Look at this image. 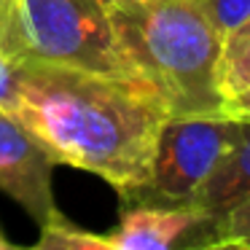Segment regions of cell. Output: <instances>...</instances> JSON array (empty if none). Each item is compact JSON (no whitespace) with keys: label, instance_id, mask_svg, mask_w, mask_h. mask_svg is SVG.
I'll list each match as a JSON object with an SVG mask.
<instances>
[{"label":"cell","instance_id":"9c48e42d","mask_svg":"<svg viewBox=\"0 0 250 250\" xmlns=\"http://www.w3.org/2000/svg\"><path fill=\"white\" fill-rule=\"evenodd\" d=\"M38 250H110L108 234H92L86 229L70 223L62 212L41 223V237L35 242Z\"/></svg>","mask_w":250,"mask_h":250},{"label":"cell","instance_id":"52a82bcc","mask_svg":"<svg viewBox=\"0 0 250 250\" xmlns=\"http://www.w3.org/2000/svg\"><path fill=\"white\" fill-rule=\"evenodd\" d=\"M239 132L234 143L226 148L218 164L212 167L210 178L202 183L196 196L191 199V210L205 215L210 226L231 207L250 202V121L237 119Z\"/></svg>","mask_w":250,"mask_h":250},{"label":"cell","instance_id":"7a4b0ae2","mask_svg":"<svg viewBox=\"0 0 250 250\" xmlns=\"http://www.w3.org/2000/svg\"><path fill=\"white\" fill-rule=\"evenodd\" d=\"M108 19L124 65L156 89L169 116L221 110L223 33L205 0H110Z\"/></svg>","mask_w":250,"mask_h":250},{"label":"cell","instance_id":"277c9868","mask_svg":"<svg viewBox=\"0 0 250 250\" xmlns=\"http://www.w3.org/2000/svg\"><path fill=\"white\" fill-rule=\"evenodd\" d=\"M237 132L239 121L221 110L169 116L156 135L146 178L124 196V207H188Z\"/></svg>","mask_w":250,"mask_h":250},{"label":"cell","instance_id":"8992f818","mask_svg":"<svg viewBox=\"0 0 250 250\" xmlns=\"http://www.w3.org/2000/svg\"><path fill=\"white\" fill-rule=\"evenodd\" d=\"M210 231V221L191 207H151L132 205L124 210L119 226L108 234L110 250H167L186 245L188 237L199 234L188 248H196Z\"/></svg>","mask_w":250,"mask_h":250},{"label":"cell","instance_id":"ba28073f","mask_svg":"<svg viewBox=\"0 0 250 250\" xmlns=\"http://www.w3.org/2000/svg\"><path fill=\"white\" fill-rule=\"evenodd\" d=\"M218 89L223 100L250 89V17L223 35V49L218 60Z\"/></svg>","mask_w":250,"mask_h":250},{"label":"cell","instance_id":"4fadbf2b","mask_svg":"<svg viewBox=\"0 0 250 250\" xmlns=\"http://www.w3.org/2000/svg\"><path fill=\"white\" fill-rule=\"evenodd\" d=\"M221 113L231 116V119H245L250 121V89L248 92H239L234 97H226L221 105Z\"/></svg>","mask_w":250,"mask_h":250},{"label":"cell","instance_id":"7c38bea8","mask_svg":"<svg viewBox=\"0 0 250 250\" xmlns=\"http://www.w3.org/2000/svg\"><path fill=\"white\" fill-rule=\"evenodd\" d=\"M22 78V62L0 46V110H14Z\"/></svg>","mask_w":250,"mask_h":250},{"label":"cell","instance_id":"5b68a950","mask_svg":"<svg viewBox=\"0 0 250 250\" xmlns=\"http://www.w3.org/2000/svg\"><path fill=\"white\" fill-rule=\"evenodd\" d=\"M54 164V156L14 110H0V191L19 202L38 226L60 212L51 194Z\"/></svg>","mask_w":250,"mask_h":250},{"label":"cell","instance_id":"8fae6325","mask_svg":"<svg viewBox=\"0 0 250 250\" xmlns=\"http://www.w3.org/2000/svg\"><path fill=\"white\" fill-rule=\"evenodd\" d=\"M215 27L223 35H229L237 24H242L250 17V0H205Z\"/></svg>","mask_w":250,"mask_h":250},{"label":"cell","instance_id":"5bb4252c","mask_svg":"<svg viewBox=\"0 0 250 250\" xmlns=\"http://www.w3.org/2000/svg\"><path fill=\"white\" fill-rule=\"evenodd\" d=\"M0 250H14V245L8 242L6 237H3V231H0Z\"/></svg>","mask_w":250,"mask_h":250},{"label":"cell","instance_id":"30bf717a","mask_svg":"<svg viewBox=\"0 0 250 250\" xmlns=\"http://www.w3.org/2000/svg\"><path fill=\"white\" fill-rule=\"evenodd\" d=\"M196 248H248L250 250V202L231 207L210 226Z\"/></svg>","mask_w":250,"mask_h":250},{"label":"cell","instance_id":"3957f363","mask_svg":"<svg viewBox=\"0 0 250 250\" xmlns=\"http://www.w3.org/2000/svg\"><path fill=\"white\" fill-rule=\"evenodd\" d=\"M110 0H0V46L19 62L129 73L113 41Z\"/></svg>","mask_w":250,"mask_h":250},{"label":"cell","instance_id":"6da1fadb","mask_svg":"<svg viewBox=\"0 0 250 250\" xmlns=\"http://www.w3.org/2000/svg\"><path fill=\"white\" fill-rule=\"evenodd\" d=\"M14 113L57 164L108 180L129 196L148 172L156 135L169 119L162 97L135 73L22 62Z\"/></svg>","mask_w":250,"mask_h":250}]
</instances>
